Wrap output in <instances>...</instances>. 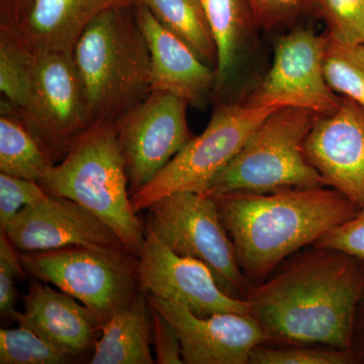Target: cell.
Instances as JSON below:
<instances>
[{
    "instance_id": "obj_12",
    "label": "cell",
    "mask_w": 364,
    "mask_h": 364,
    "mask_svg": "<svg viewBox=\"0 0 364 364\" xmlns=\"http://www.w3.org/2000/svg\"><path fill=\"white\" fill-rule=\"evenodd\" d=\"M136 268L141 289L186 306L198 317L219 313L250 314L247 299L233 298L223 291L208 267L173 252L147 228L136 256Z\"/></svg>"
},
{
    "instance_id": "obj_20",
    "label": "cell",
    "mask_w": 364,
    "mask_h": 364,
    "mask_svg": "<svg viewBox=\"0 0 364 364\" xmlns=\"http://www.w3.org/2000/svg\"><path fill=\"white\" fill-rule=\"evenodd\" d=\"M55 161L4 98L0 116V172L40 182Z\"/></svg>"
},
{
    "instance_id": "obj_17",
    "label": "cell",
    "mask_w": 364,
    "mask_h": 364,
    "mask_svg": "<svg viewBox=\"0 0 364 364\" xmlns=\"http://www.w3.org/2000/svg\"><path fill=\"white\" fill-rule=\"evenodd\" d=\"M13 321L78 358L93 343L102 326L87 306L71 296L38 282L31 284L23 313Z\"/></svg>"
},
{
    "instance_id": "obj_7",
    "label": "cell",
    "mask_w": 364,
    "mask_h": 364,
    "mask_svg": "<svg viewBox=\"0 0 364 364\" xmlns=\"http://www.w3.org/2000/svg\"><path fill=\"white\" fill-rule=\"evenodd\" d=\"M20 257L26 272L87 306L100 326L130 305L140 289L136 256L129 252L73 246Z\"/></svg>"
},
{
    "instance_id": "obj_8",
    "label": "cell",
    "mask_w": 364,
    "mask_h": 364,
    "mask_svg": "<svg viewBox=\"0 0 364 364\" xmlns=\"http://www.w3.org/2000/svg\"><path fill=\"white\" fill-rule=\"evenodd\" d=\"M145 226L178 255L200 261L229 296L246 299L250 282L242 272L233 243L212 196L182 191L147 208Z\"/></svg>"
},
{
    "instance_id": "obj_4",
    "label": "cell",
    "mask_w": 364,
    "mask_h": 364,
    "mask_svg": "<svg viewBox=\"0 0 364 364\" xmlns=\"http://www.w3.org/2000/svg\"><path fill=\"white\" fill-rule=\"evenodd\" d=\"M38 183L48 195L70 198L90 210L112 228L129 252L140 253L146 226L132 207L114 124H98L85 132Z\"/></svg>"
},
{
    "instance_id": "obj_21",
    "label": "cell",
    "mask_w": 364,
    "mask_h": 364,
    "mask_svg": "<svg viewBox=\"0 0 364 364\" xmlns=\"http://www.w3.org/2000/svg\"><path fill=\"white\" fill-rule=\"evenodd\" d=\"M217 52L214 95H221L233 77L245 39V9L242 0H202Z\"/></svg>"
},
{
    "instance_id": "obj_2",
    "label": "cell",
    "mask_w": 364,
    "mask_h": 364,
    "mask_svg": "<svg viewBox=\"0 0 364 364\" xmlns=\"http://www.w3.org/2000/svg\"><path fill=\"white\" fill-rule=\"evenodd\" d=\"M214 198L251 286L264 282L280 263L359 210L336 189L325 186L229 193Z\"/></svg>"
},
{
    "instance_id": "obj_23",
    "label": "cell",
    "mask_w": 364,
    "mask_h": 364,
    "mask_svg": "<svg viewBox=\"0 0 364 364\" xmlns=\"http://www.w3.org/2000/svg\"><path fill=\"white\" fill-rule=\"evenodd\" d=\"M35 54L21 39L16 26H0V90L16 109L25 105Z\"/></svg>"
},
{
    "instance_id": "obj_13",
    "label": "cell",
    "mask_w": 364,
    "mask_h": 364,
    "mask_svg": "<svg viewBox=\"0 0 364 364\" xmlns=\"http://www.w3.org/2000/svg\"><path fill=\"white\" fill-rule=\"evenodd\" d=\"M4 232L21 252L73 246L129 252L112 228L83 205L63 196L47 195L23 208Z\"/></svg>"
},
{
    "instance_id": "obj_18",
    "label": "cell",
    "mask_w": 364,
    "mask_h": 364,
    "mask_svg": "<svg viewBox=\"0 0 364 364\" xmlns=\"http://www.w3.org/2000/svg\"><path fill=\"white\" fill-rule=\"evenodd\" d=\"M141 4L142 0H35L16 30L33 54H72L79 38L98 16Z\"/></svg>"
},
{
    "instance_id": "obj_19",
    "label": "cell",
    "mask_w": 364,
    "mask_h": 364,
    "mask_svg": "<svg viewBox=\"0 0 364 364\" xmlns=\"http://www.w3.org/2000/svg\"><path fill=\"white\" fill-rule=\"evenodd\" d=\"M91 364H153L152 310L148 294L139 289L130 305L114 313L100 329Z\"/></svg>"
},
{
    "instance_id": "obj_27",
    "label": "cell",
    "mask_w": 364,
    "mask_h": 364,
    "mask_svg": "<svg viewBox=\"0 0 364 364\" xmlns=\"http://www.w3.org/2000/svg\"><path fill=\"white\" fill-rule=\"evenodd\" d=\"M332 39L364 44V0H314Z\"/></svg>"
},
{
    "instance_id": "obj_6",
    "label": "cell",
    "mask_w": 364,
    "mask_h": 364,
    "mask_svg": "<svg viewBox=\"0 0 364 364\" xmlns=\"http://www.w3.org/2000/svg\"><path fill=\"white\" fill-rule=\"evenodd\" d=\"M279 109L245 102L218 107L205 131L193 136L152 181L131 196L133 210L138 214L160 198L182 191L205 195L213 179Z\"/></svg>"
},
{
    "instance_id": "obj_25",
    "label": "cell",
    "mask_w": 364,
    "mask_h": 364,
    "mask_svg": "<svg viewBox=\"0 0 364 364\" xmlns=\"http://www.w3.org/2000/svg\"><path fill=\"white\" fill-rule=\"evenodd\" d=\"M77 359L25 326L0 330V364H65Z\"/></svg>"
},
{
    "instance_id": "obj_26",
    "label": "cell",
    "mask_w": 364,
    "mask_h": 364,
    "mask_svg": "<svg viewBox=\"0 0 364 364\" xmlns=\"http://www.w3.org/2000/svg\"><path fill=\"white\" fill-rule=\"evenodd\" d=\"M249 364H360L352 349L315 345L262 344L251 353Z\"/></svg>"
},
{
    "instance_id": "obj_34",
    "label": "cell",
    "mask_w": 364,
    "mask_h": 364,
    "mask_svg": "<svg viewBox=\"0 0 364 364\" xmlns=\"http://www.w3.org/2000/svg\"><path fill=\"white\" fill-rule=\"evenodd\" d=\"M352 350L358 355L359 363L364 364V294L359 301L354 322Z\"/></svg>"
},
{
    "instance_id": "obj_14",
    "label": "cell",
    "mask_w": 364,
    "mask_h": 364,
    "mask_svg": "<svg viewBox=\"0 0 364 364\" xmlns=\"http://www.w3.org/2000/svg\"><path fill=\"white\" fill-rule=\"evenodd\" d=\"M150 306L174 328L186 364H249L251 353L267 344V333L251 314L198 317L186 306L148 294Z\"/></svg>"
},
{
    "instance_id": "obj_15",
    "label": "cell",
    "mask_w": 364,
    "mask_h": 364,
    "mask_svg": "<svg viewBox=\"0 0 364 364\" xmlns=\"http://www.w3.org/2000/svg\"><path fill=\"white\" fill-rule=\"evenodd\" d=\"M306 159L326 186L364 205V109L343 97L339 109L318 116L305 142Z\"/></svg>"
},
{
    "instance_id": "obj_24",
    "label": "cell",
    "mask_w": 364,
    "mask_h": 364,
    "mask_svg": "<svg viewBox=\"0 0 364 364\" xmlns=\"http://www.w3.org/2000/svg\"><path fill=\"white\" fill-rule=\"evenodd\" d=\"M324 70L335 92L364 109V44H348L328 36Z\"/></svg>"
},
{
    "instance_id": "obj_30",
    "label": "cell",
    "mask_w": 364,
    "mask_h": 364,
    "mask_svg": "<svg viewBox=\"0 0 364 364\" xmlns=\"http://www.w3.org/2000/svg\"><path fill=\"white\" fill-rule=\"evenodd\" d=\"M313 246L349 254L364 268V205L352 219L333 228Z\"/></svg>"
},
{
    "instance_id": "obj_22",
    "label": "cell",
    "mask_w": 364,
    "mask_h": 364,
    "mask_svg": "<svg viewBox=\"0 0 364 364\" xmlns=\"http://www.w3.org/2000/svg\"><path fill=\"white\" fill-rule=\"evenodd\" d=\"M163 26L178 36L212 68L217 65V52L202 0H142Z\"/></svg>"
},
{
    "instance_id": "obj_3",
    "label": "cell",
    "mask_w": 364,
    "mask_h": 364,
    "mask_svg": "<svg viewBox=\"0 0 364 364\" xmlns=\"http://www.w3.org/2000/svg\"><path fill=\"white\" fill-rule=\"evenodd\" d=\"M136 7L98 16L72 51L92 127L116 123L152 91L149 46Z\"/></svg>"
},
{
    "instance_id": "obj_11",
    "label": "cell",
    "mask_w": 364,
    "mask_h": 364,
    "mask_svg": "<svg viewBox=\"0 0 364 364\" xmlns=\"http://www.w3.org/2000/svg\"><path fill=\"white\" fill-rule=\"evenodd\" d=\"M188 105L172 93L151 91L114 123L131 196L152 181L193 138L186 117Z\"/></svg>"
},
{
    "instance_id": "obj_31",
    "label": "cell",
    "mask_w": 364,
    "mask_h": 364,
    "mask_svg": "<svg viewBox=\"0 0 364 364\" xmlns=\"http://www.w3.org/2000/svg\"><path fill=\"white\" fill-rule=\"evenodd\" d=\"M152 310V343L154 345L156 363L159 364H181V344L177 333L161 314Z\"/></svg>"
},
{
    "instance_id": "obj_28",
    "label": "cell",
    "mask_w": 364,
    "mask_h": 364,
    "mask_svg": "<svg viewBox=\"0 0 364 364\" xmlns=\"http://www.w3.org/2000/svg\"><path fill=\"white\" fill-rule=\"evenodd\" d=\"M46 193L38 182L0 172V229L4 231L16 215L28 205L40 202Z\"/></svg>"
},
{
    "instance_id": "obj_16",
    "label": "cell",
    "mask_w": 364,
    "mask_h": 364,
    "mask_svg": "<svg viewBox=\"0 0 364 364\" xmlns=\"http://www.w3.org/2000/svg\"><path fill=\"white\" fill-rule=\"evenodd\" d=\"M136 11L149 46L152 91L172 93L189 105L202 107L215 93V69L163 26L144 4H139Z\"/></svg>"
},
{
    "instance_id": "obj_29",
    "label": "cell",
    "mask_w": 364,
    "mask_h": 364,
    "mask_svg": "<svg viewBox=\"0 0 364 364\" xmlns=\"http://www.w3.org/2000/svg\"><path fill=\"white\" fill-rule=\"evenodd\" d=\"M4 231L0 232V313L13 320L16 303V279L25 277L20 254Z\"/></svg>"
},
{
    "instance_id": "obj_5",
    "label": "cell",
    "mask_w": 364,
    "mask_h": 364,
    "mask_svg": "<svg viewBox=\"0 0 364 364\" xmlns=\"http://www.w3.org/2000/svg\"><path fill=\"white\" fill-rule=\"evenodd\" d=\"M318 116L298 107L272 112L213 179L205 195L215 198L229 193L327 186L305 154L306 139Z\"/></svg>"
},
{
    "instance_id": "obj_10",
    "label": "cell",
    "mask_w": 364,
    "mask_h": 364,
    "mask_svg": "<svg viewBox=\"0 0 364 364\" xmlns=\"http://www.w3.org/2000/svg\"><path fill=\"white\" fill-rule=\"evenodd\" d=\"M328 35L298 28L280 38L267 76L248 95L253 107H298L318 114L339 109L343 97L332 90L325 76Z\"/></svg>"
},
{
    "instance_id": "obj_33",
    "label": "cell",
    "mask_w": 364,
    "mask_h": 364,
    "mask_svg": "<svg viewBox=\"0 0 364 364\" xmlns=\"http://www.w3.org/2000/svg\"><path fill=\"white\" fill-rule=\"evenodd\" d=\"M35 0H0V26H18Z\"/></svg>"
},
{
    "instance_id": "obj_1",
    "label": "cell",
    "mask_w": 364,
    "mask_h": 364,
    "mask_svg": "<svg viewBox=\"0 0 364 364\" xmlns=\"http://www.w3.org/2000/svg\"><path fill=\"white\" fill-rule=\"evenodd\" d=\"M277 269L251 287L246 298L267 344L352 349L364 294L361 263L341 251L313 246Z\"/></svg>"
},
{
    "instance_id": "obj_32",
    "label": "cell",
    "mask_w": 364,
    "mask_h": 364,
    "mask_svg": "<svg viewBox=\"0 0 364 364\" xmlns=\"http://www.w3.org/2000/svg\"><path fill=\"white\" fill-rule=\"evenodd\" d=\"M255 23L272 28L284 23L298 11L303 0H246Z\"/></svg>"
},
{
    "instance_id": "obj_9",
    "label": "cell",
    "mask_w": 364,
    "mask_h": 364,
    "mask_svg": "<svg viewBox=\"0 0 364 364\" xmlns=\"http://www.w3.org/2000/svg\"><path fill=\"white\" fill-rule=\"evenodd\" d=\"M13 109L55 162L63 159L77 139L92 128L70 53L35 54L26 104Z\"/></svg>"
}]
</instances>
